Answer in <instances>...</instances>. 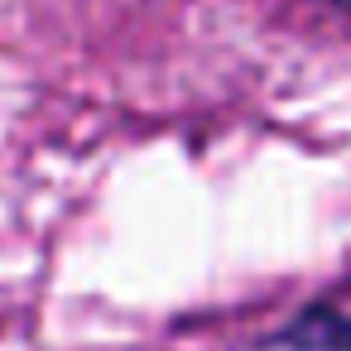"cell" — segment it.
<instances>
[{
  "label": "cell",
  "instance_id": "obj_1",
  "mask_svg": "<svg viewBox=\"0 0 351 351\" xmlns=\"http://www.w3.org/2000/svg\"><path fill=\"white\" fill-rule=\"evenodd\" d=\"M250 351H351V313L317 298L274 332H265Z\"/></svg>",
  "mask_w": 351,
  "mask_h": 351
}]
</instances>
